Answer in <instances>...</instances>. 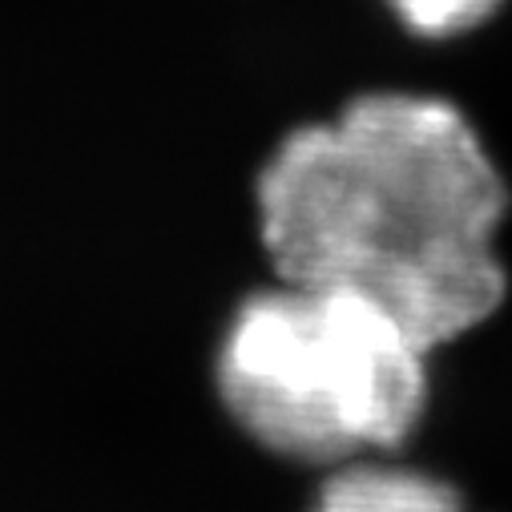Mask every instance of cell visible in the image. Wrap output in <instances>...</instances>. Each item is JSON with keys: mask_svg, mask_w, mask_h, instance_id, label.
Listing matches in <instances>:
<instances>
[{"mask_svg": "<svg viewBox=\"0 0 512 512\" xmlns=\"http://www.w3.org/2000/svg\"><path fill=\"white\" fill-rule=\"evenodd\" d=\"M311 512H464V504L460 492L436 476L359 460L323 480Z\"/></svg>", "mask_w": 512, "mask_h": 512, "instance_id": "3", "label": "cell"}, {"mask_svg": "<svg viewBox=\"0 0 512 512\" xmlns=\"http://www.w3.org/2000/svg\"><path fill=\"white\" fill-rule=\"evenodd\" d=\"M504 0H388V9L412 29L416 37L428 41H448L460 37L476 25H484Z\"/></svg>", "mask_w": 512, "mask_h": 512, "instance_id": "4", "label": "cell"}, {"mask_svg": "<svg viewBox=\"0 0 512 512\" xmlns=\"http://www.w3.org/2000/svg\"><path fill=\"white\" fill-rule=\"evenodd\" d=\"M424 355L371 299L279 279L238 303L214 355V388L267 452L351 464L416 432L428 404Z\"/></svg>", "mask_w": 512, "mask_h": 512, "instance_id": "2", "label": "cell"}, {"mask_svg": "<svg viewBox=\"0 0 512 512\" xmlns=\"http://www.w3.org/2000/svg\"><path fill=\"white\" fill-rule=\"evenodd\" d=\"M259 234L283 283L339 287L424 351L480 327L508 291L496 230L508 186L464 113L424 93H363L267 158Z\"/></svg>", "mask_w": 512, "mask_h": 512, "instance_id": "1", "label": "cell"}]
</instances>
